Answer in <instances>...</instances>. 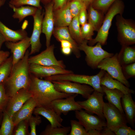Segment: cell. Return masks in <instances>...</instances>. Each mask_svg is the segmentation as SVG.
<instances>
[{
    "label": "cell",
    "instance_id": "43",
    "mask_svg": "<svg viewBox=\"0 0 135 135\" xmlns=\"http://www.w3.org/2000/svg\"><path fill=\"white\" fill-rule=\"evenodd\" d=\"M116 135H135V131L127 126L120 127L114 132Z\"/></svg>",
    "mask_w": 135,
    "mask_h": 135
},
{
    "label": "cell",
    "instance_id": "4",
    "mask_svg": "<svg viewBox=\"0 0 135 135\" xmlns=\"http://www.w3.org/2000/svg\"><path fill=\"white\" fill-rule=\"evenodd\" d=\"M105 72L101 70L96 74L92 76L76 74L74 73L59 74L48 76L45 78L44 79L50 81L66 80L86 84L92 86L94 90L104 93L100 82Z\"/></svg>",
    "mask_w": 135,
    "mask_h": 135
},
{
    "label": "cell",
    "instance_id": "37",
    "mask_svg": "<svg viewBox=\"0 0 135 135\" xmlns=\"http://www.w3.org/2000/svg\"><path fill=\"white\" fill-rule=\"evenodd\" d=\"M87 6L82 0H72L70 2V9L72 18L78 15L81 11Z\"/></svg>",
    "mask_w": 135,
    "mask_h": 135
},
{
    "label": "cell",
    "instance_id": "45",
    "mask_svg": "<svg viewBox=\"0 0 135 135\" xmlns=\"http://www.w3.org/2000/svg\"><path fill=\"white\" fill-rule=\"evenodd\" d=\"M10 54L8 51L0 50V65L9 57Z\"/></svg>",
    "mask_w": 135,
    "mask_h": 135
},
{
    "label": "cell",
    "instance_id": "47",
    "mask_svg": "<svg viewBox=\"0 0 135 135\" xmlns=\"http://www.w3.org/2000/svg\"><path fill=\"white\" fill-rule=\"evenodd\" d=\"M115 135L114 132L108 128L106 126L104 128L101 130V135Z\"/></svg>",
    "mask_w": 135,
    "mask_h": 135
},
{
    "label": "cell",
    "instance_id": "25",
    "mask_svg": "<svg viewBox=\"0 0 135 135\" xmlns=\"http://www.w3.org/2000/svg\"><path fill=\"white\" fill-rule=\"evenodd\" d=\"M56 10L55 20L57 27L68 26L73 18L70 9V2Z\"/></svg>",
    "mask_w": 135,
    "mask_h": 135
},
{
    "label": "cell",
    "instance_id": "6",
    "mask_svg": "<svg viewBox=\"0 0 135 135\" xmlns=\"http://www.w3.org/2000/svg\"><path fill=\"white\" fill-rule=\"evenodd\" d=\"M116 25L118 39L122 46H130L135 43V23L131 19H126L122 15H116Z\"/></svg>",
    "mask_w": 135,
    "mask_h": 135
},
{
    "label": "cell",
    "instance_id": "53",
    "mask_svg": "<svg viewBox=\"0 0 135 135\" xmlns=\"http://www.w3.org/2000/svg\"><path fill=\"white\" fill-rule=\"evenodd\" d=\"M3 113V112H2ZM2 113L0 115V127L1 125L2 121V119L3 114Z\"/></svg>",
    "mask_w": 135,
    "mask_h": 135
},
{
    "label": "cell",
    "instance_id": "29",
    "mask_svg": "<svg viewBox=\"0 0 135 135\" xmlns=\"http://www.w3.org/2000/svg\"><path fill=\"white\" fill-rule=\"evenodd\" d=\"M9 6L12 9L14 12L12 16V17L18 19L19 22L22 21L27 16H32L38 8L30 6H22L17 8L10 5Z\"/></svg>",
    "mask_w": 135,
    "mask_h": 135
},
{
    "label": "cell",
    "instance_id": "38",
    "mask_svg": "<svg viewBox=\"0 0 135 135\" xmlns=\"http://www.w3.org/2000/svg\"><path fill=\"white\" fill-rule=\"evenodd\" d=\"M94 30L92 25L89 23H86L80 27L81 35L84 40L88 41L91 40L94 34Z\"/></svg>",
    "mask_w": 135,
    "mask_h": 135
},
{
    "label": "cell",
    "instance_id": "15",
    "mask_svg": "<svg viewBox=\"0 0 135 135\" xmlns=\"http://www.w3.org/2000/svg\"><path fill=\"white\" fill-rule=\"evenodd\" d=\"M31 97L32 95L28 89H21L13 96L9 98L5 110L12 118L14 114Z\"/></svg>",
    "mask_w": 135,
    "mask_h": 135
},
{
    "label": "cell",
    "instance_id": "50",
    "mask_svg": "<svg viewBox=\"0 0 135 135\" xmlns=\"http://www.w3.org/2000/svg\"><path fill=\"white\" fill-rule=\"evenodd\" d=\"M6 41V39L0 32V50L3 44Z\"/></svg>",
    "mask_w": 135,
    "mask_h": 135
},
{
    "label": "cell",
    "instance_id": "34",
    "mask_svg": "<svg viewBox=\"0 0 135 135\" xmlns=\"http://www.w3.org/2000/svg\"><path fill=\"white\" fill-rule=\"evenodd\" d=\"M117 0H94L91 4L94 8L104 13L106 12L112 4Z\"/></svg>",
    "mask_w": 135,
    "mask_h": 135
},
{
    "label": "cell",
    "instance_id": "32",
    "mask_svg": "<svg viewBox=\"0 0 135 135\" xmlns=\"http://www.w3.org/2000/svg\"><path fill=\"white\" fill-rule=\"evenodd\" d=\"M13 66L12 56L0 65V84L4 83L10 76Z\"/></svg>",
    "mask_w": 135,
    "mask_h": 135
},
{
    "label": "cell",
    "instance_id": "36",
    "mask_svg": "<svg viewBox=\"0 0 135 135\" xmlns=\"http://www.w3.org/2000/svg\"><path fill=\"white\" fill-rule=\"evenodd\" d=\"M40 1L41 0H14L9 1V5L17 8L28 5L41 8L42 7L40 4Z\"/></svg>",
    "mask_w": 135,
    "mask_h": 135
},
{
    "label": "cell",
    "instance_id": "19",
    "mask_svg": "<svg viewBox=\"0 0 135 135\" xmlns=\"http://www.w3.org/2000/svg\"><path fill=\"white\" fill-rule=\"evenodd\" d=\"M121 102L127 123L134 128L135 102L132 98V94H124L121 99Z\"/></svg>",
    "mask_w": 135,
    "mask_h": 135
},
{
    "label": "cell",
    "instance_id": "27",
    "mask_svg": "<svg viewBox=\"0 0 135 135\" xmlns=\"http://www.w3.org/2000/svg\"><path fill=\"white\" fill-rule=\"evenodd\" d=\"M118 57L122 66L134 62L135 47L129 46H122L120 51L118 54Z\"/></svg>",
    "mask_w": 135,
    "mask_h": 135
},
{
    "label": "cell",
    "instance_id": "10",
    "mask_svg": "<svg viewBox=\"0 0 135 135\" xmlns=\"http://www.w3.org/2000/svg\"><path fill=\"white\" fill-rule=\"evenodd\" d=\"M104 94L94 90L86 100L77 102L82 109L105 120L103 112L104 103L103 99Z\"/></svg>",
    "mask_w": 135,
    "mask_h": 135
},
{
    "label": "cell",
    "instance_id": "52",
    "mask_svg": "<svg viewBox=\"0 0 135 135\" xmlns=\"http://www.w3.org/2000/svg\"><path fill=\"white\" fill-rule=\"evenodd\" d=\"M6 0H0V8L5 4Z\"/></svg>",
    "mask_w": 135,
    "mask_h": 135
},
{
    "label": "cell",
    "instance_id": "54",
    "mask_svg": "<svg viewBox=\"0 0 135 135\" xmlns=\"http://www.w3.org/2000/svg\"><path fill=\"white\" fill-rule=\"evenodd\" d=\"M2 112H3V110H0V115L2 113Z\"/></svg>",
    "mask_w": 135,
    "mask_h": 135
},
{
    "label": "cell",
    "instance_id": "7",
    "mask_svg": "<svg viewBox=\"0 0 135 135\" xmlns=\"http://www.w3.org/2000/svg\"><path fill=\"white\" fill-rule=\"evenodd\" d=\"M97 68L106 71L113 78L119 81L128 88L130 86L128 81L122 72V66L118 60V54L102 60Z\"/></svg>",
    "mask_w": 135,
    "mask_h": 135
},
{
    "label": "cell",
    "instance_id": "2",
    "mask_svg": "<svg viewBox=\"0 0 135 135\" xmlns=\"http://www.w3.org/2000/svg\"><path fill=\"white\" fill-rule=\"evenodd\" d=\"M30 52L27 50L23 57L12 66L11 72L3 83L6 94L10 97L22 89H28L31 73L28 62Z\"/></svg>",
    "mask_w": 135,
    "mask_h": 135
},
{
    "label": "cell",
    "instance_id": "14",
    "mask_svg": "<svg viewBox=\"0 0 135 135\" xmlns=\"http://www.w3.org/2000/svg\"><path fill=\"white\" fill-rule=\"evenodd\" d=\"M78 95L74 94L64 98L55 100L51 103V108L60 116L62 114L66 115L70 111L82 110L81 106L75 100Z\"/></svg>",
    "mask_w": 135,
    "mask_h": 135
},
{
    "label": "cell",
    "instance_id": "51",
    "mask_svg": "<svg viewBox=\"0 0 135 135\" xmlns=\"http://www.w3.org/2000/svg\"><path fill=\"white\" fill-rule=\"evenodd\" d=\"M94 0H82L88 7L91 4Z\"/></svg>",
    "mask_w": 135,
    "mask_h": 135
},
{
    "label": "cell",
    "instance_id": "39",
    "mask_svg": "<svg viewBox=\"0 0 135 135\" xmlns=\"http://www.w3.org/2000/svg\"><path fill=\"white\" fill-rule=\"evenodd\" d=\"M28 119L22 120L15 126V130L14 131V135H30L28 127L29 126Z\"/></svg>",
    "mask_w": 135,
    "mask_h": 135
},
{
    "label": "cell",
    "instance_id": "20",
    "mask_svg": "<svg viewBox=\"0 0 135 135\" xmlns=\"http://www.w3.org/2000/svg\"><path fill=\"white\" fill-rule=\"evenodd\" d=\"M36 107V103L32 98L28 100L12 117L15 126L22 120L29 119Z\"/></svg>",
    "mask_w": 135,
    "mask_h": 135
},
{
    "label": "cell",
    "instance_id": "3",
    "mask_svg": "<svg viewBox=\"0 0 135 135\" xmlns=\"http://www.w3.org/2000/svg\"><path fill=\"white\" fill-rule=\"evenodd\" d=\"M124 8V3L122 0H116L112 4L106 12L96 36L94 38H92L88 42L89 45L93 46L97 42H99L102 46L106 44L112 20L117 15H122Z\"/></svg>",
    "mask_w": 135,
    "mask_h": 135
},
{
    "label": "cell",
    "instance_id": "31",
    "mask_svg": "<svg viewBox=\"0 0 135 135\" xmlns=\"http://www.w3.org/2000/svg\"><path fill=\"white\" fill-rule=\"evenodd\" d=\"M80 25L78 16L72 18L68 26L71 35L78 45L81 44L84 40L81 35Z\"/></svg>",
    "mask_w": 135,
    "mask_h": 135
},
{
    "label": "cell",
    "instance_id": "22",
    "mask_svg": "<svg viewBox=\"0 0 135 135\" xmlns=\"http://www.w3.org/2000/svg\"><path fill=\"white\" fill-rule=\"evenodd\" d=\"M54 35L58 41L65 40L70 42L72 44L73 49L72 52L76 57L79 58L81 57L78 45L72 37L67 26L57 27L54 30Z\"/></svg>",
    "mask_w": 135,
    "mask_h": 135
},
{
    "label": "cell",
    "instance_id": "40",
    "mask_svg": "<svg viewBox=\"0 0 135 135\" xmlns=\"http://www.w3.org/2000/svg\"><path fill=\"white\" fill-rule=\"evenodd\" d=\"M41 117L39 115H36L35 116L32 115L29 118L28 123L30 128V135H36V127L39 126L42 122Z\"/></svg>",
    "mask_w": 135,
    "mask_h": 135
},
{
    "label": "cell",
    "instance_id": "56",
    "mask_svg": "<svg viewBox=\"0 0 135 135\" xmlns=\"http://www.w3.org/2000/svg\"><path fill=\"white\" fill-rule=\"evenodd\" d=\"M45 0V1H48V0Z\"/></svg>",
    "mask_w": 135,
    "mask_h": 135
},
{
    "label": "cell",
    "instance_id": "24",
    "mask_svg": "<svg viewBox=\"0 0 135 135\" xmlns=\"http://www.w3.org/2000/svg\"><path fill=\"white\" fill-rule=\"evenodd\" d=\"M0 32L6 41L16 42L28 36V34L24 29L14 30L6 26L0 20Z\"/></svg>",
    "mask_w": 135,
    "mask_h": 135
},
{
    "label": "cell",
    "instance_id": "48",
    "mask_svg": "<svg viewBox=\"0 0 135 135\" xmlns=\"http://www.w3.org/2000/svg\"><path fill=\"white\" fill-rule=\"evenodd\" d=\"M60 42L61 48L69 47L71 48L72 50L73 46L72 44L70 42L65 40H62L60 41Z\"/></svg>",
    "mask_w": 135,
    "mask_h": 135
},
{
    "label": "cell",
    "instance_id": "35",
    "mask_svg": "<svg viewBox=\"0 0 135 135\" xmlns=\"http://www.w3.org/2000/svg\"><path fill=\"white\" fill-rule=\"evenodd\" d=\"M70 124V130L68 135H88L84 127L78 121L71 120Z\"/></svg>",
    "mask_w": 135,
    "mask_h": 135
},
{
    "label": "cell",
    "instance_id": "12",
    "mask_svg": "<svg viewBox=\"0 0 135 135\" xmlns=\"http://www.w3.org/2000/svg\"><path fill=\"white\" fill-rule=\"evenodd\" d=\"M54 46L50 45L41 53L29 58L30 64H36L44 66H56L65 68L66 66L62 60H58L54 53Z\"/></svg>",
    "mask_w": 135,
    "mask_h": 135
},
{
    "label": "cell",
    "instance_id": "13",
    "mask_svg": "<svg viewBox=\"0 0 135 135\" xmlns=\"http://www.w3.org/2000/svg\"><path fill=\"white\" fill-rule=\"evenodd\" d=\"M44 15L42 8H38L32 16L34 19L33 28L30 37L31 49L30 55L38 52L41 48L40 36L42 31V22Z\"/></svg>",
    "mask_w": 135,
    "mask_h": 135
},
{
    "label": "cell",
    "instance_id": "30",
    "mask_svg": "<svg viewBox=\"0 0 135 135\" xmlns=\"http://www.w3.org/2000/svg\"><path fill=\"white\" fill-rule=\"evenodd\" d=\"M3 117L0 127V135H12L15 126L12 117L6 112L3 111Z\"/></svg>",
    "mask_w": 135,
    "mask_h": 135
},
{
    "label": "cell",
    "instance_id": "49",
    "mask_svg": "<svg viewBox=\"0 0 135 135\" xmlns=\"http://www.w3.org/2000/svg\"><path fill=\"white\" fill-rule=\"evenodd\" d=\"M62 53L66 55H70L72 52V49L69 47L62 48L61 49Z\"/></svg>",
    "mask_w": 135,
    "mask_h": 135
},
{
    "label": "cell",
    "instance_id": "8",
    "mask_svg": "<svg viewBox=\"0 0 135 135\" xmlns=\"http://www.w3.org/2000/svg\"><path fill=\"white\" fill-rule=\"evenodd\" d=\"M54 88L59 92L71 94H80L86 99L94 90L91 86L68 81H51Z\"/></svg>",
    "mask_w": 135,
    "mask_h": 135
},
{
    "label": "cell",
    "instance_id": "28",
    "mask_svg": "<svg viewBox=\"0 0 135 135\" xmlns=\"http://www.w3.org/2000/svg\"><path fill=\"white\" fill-rule=\"evenodd\" d=\"M88 6V23L92 25L95 31L98 32L104 19V13L94 8L91 4Z\"/></svg>",
    "mask_w": 135,
    "mask_h": 135
},
{
    "label": "cell",
    "instance_id": "21",
    "mask_svg": "<svg viewBox=\"0 0 135 135\" xmlns=\"http://www.w3.org/2000/svg\"><path fill=\"white\" fill-rule=\"evenodd\" d=\"M33 113L35 116L40 115L44 117L49 122L52 127L63 126L62 122L63 120L60 115L51 108L42 107H36Z\"/></svg>",
    "mask_w": 135,
    "mask_h": 135
},
{
    "label": "cell",
    "instance_id": "16",
    "mask_svg": "<svg viewBox=\"0 0 135 135\" xmlns=\"http://www.w3.org/2000/svg\"><path fill=\"white\" fill-rule=\"evenodd\" d=\"M30 70L31 74L39 78L74 73L71 70L58 66H44L36 64H30Z\"/></svg>",
    "mask_w": 135,
    "mask_h": 135
},
{
    "label": "cell",
    "instance_id": "57",
    "mask_svg": "<svg viewBox=\"0 0 135 135\" xmlns=\"http://www.w3.org/2000/svg\"><path fill=\"white\" fill-rule=\"evenodd\" d=\"M10 0V1H12V0Z\"/></svg>",
    "mask_w": 135,
    "mask_h": 135
},
{
    "label": "cell",
    "instance_id": "46",
    "mask_svg": "<svg viewBox=\"0 0 135 135\" xmlns=\"http://www.w3.org/2000/svg\"><path fill=\"white\" fill-rule=\"evenodd\" d=\"M67 0H54V9L57 10L64 6L67 3Z\"/></svg>",
    "mask_w": 135,
    "mask_h": 135
},
{
    "label": "cell",
    "instance_id": "11",
    "mask_svg": "<svg viewBox=\"0 0 135 135\" xmlns=\"http://www.w3.org/2000/svg\"><path fill=\"white\" fill-rule=\"evenodd\" d=\"M75 114L76 118L87 132L94 130H100L106 126L105 120L86 110L82 109L76 110Z\"/></svg>",
    "mask_w": 135,
    "mask_h": 135
},
{
    "label": "cell",
    "instance_id": "1",
    "mask_svg": "<svg viewBox=\"0 0 135 135\" xmlns=\"http://www.w3.org/2000/svg\"><path fill=\"white\" fill-rule=\"evenodd\" d=\"M28 90L36 103V107L50 108L53 100L74 94L59 92L56 90L51 81L40 79L31 74Z\"/></svg>",
    "mask_w": 135,
    "mask_h": 135
},
{
    "label": "cell",
    "instance_id": "9",
    "mask_svg": "<svg viewBox=\"0 0 135 135\" xmlns=\"http://www.w3.org/2000/svg\"><path fill=\"white\" fill-rule=\"evenodd\" d=\"M103 112L106 120V126L113 132L120 127L127 126L124 114L111 104L104 102Z\"/></svg>",
    "mask_w": 135,
    "mask_h": 135
},
{
    "label": "cell",
    "instance_id": "55",
    "mask_svg": "<svg viewBox=\"0 0 135 135\" xmlns=\"http://www.w3.org/2000/svg\"><path fill=\"white\" fill-rule=\"evenodd\" d=\"M70 0H67V2H69V1H70Z\"/></svg>",
    "mask_w": 135,
    "mask_h": 135
},
{
    "label": "cell",
    "instance_id": "5",
    "mask_svg": "<svg viewBox=\"0 0 135 135\" xmlns=\"http://www.w3.org/2000/svg\"><path fill=\"white\" fill-rule=\"evenodd\" d=\"M88 42L84 40L78 45V47L80 51L85 53L86 62L88 66L92 68H96L102 60L114 55L113 53H109L102 49L99 42L96 43L95 46H90L88 45Z\"/></svg>",
    "mask_w": 135,
    "mask_h": 135
},
{
    "label": "cell",
    "instance_id": "23",
    "mask_svg": "<svg viewBox=\"0 0 135 135\" xmlns=\"http://www.w3.org/2000/svg\"><path fill=\"white\" fill-rule=\"evenodd\" d=\"M100 84L109 89L119 90L124 94H134L135 92L134 90L130 88L119 81L113 78L106 71L101 80Z\"/></svg>",
    "mask_w": 135,
    "mask_h": 135
},
{
    "label": "cell",
    "instance_id": "18",
    "mask_svg": "<svg viewBox=\"0 0 135 135\" xmlns=\"http://www.w3.org/2000/svg\"><path fill=\"white\" fill-rule=\"evenodd\" d=\"M5 45L12 53L13 66L23 57L27 49L30 46V37L28 36L16 42L6 41Z\"/></svg>",
    "mask_w": 135,
    "mask_h": 135
},
{
    "label": "cell",
    "instance_id": "17",
    "mask_svg": "<svg viewBox=\"0 0 135 135\" xmlns=\"http://www.w3.org/2000/svg\"><path fill=\"white\" fill-rule=\"evenodd\" d=\"M45 12L42 22V32L45 35L46 46L48 47L50 45L51 37L54 30V19L53 12L54 5L52 3L45 7Z\"/></svg>",
    "mask_w": 135,
    "mask_h": 135
},
{
    "label": "cell",
    "instance_id": "33",
    "mask_svg": "<svg viewBox=\"0 0 135 135\" xmlns=\"http://www.w3.org/2000/svg\"><path fill=\"white\" fill-rule=\"evenodd\" d=\"M70 126H64L52 127L48 124L45 129L40 134V135H68L70 132Z\"/></svg>",
    "mask_w": 135,
    "mask_h": 135
},
{
    "label": "cell",
    "instance_id": "41",
    "mask_svg": "<svg viewBox=\"0 0 135 135\" xmlns=\"http://www.w3.org/2000/svg\"><path fill=\"white\" fill-rule=\"evenodd\" d=\"M9 98L6 94L4 83L0 84V110L3 111L5 109Z\"/></svg>",
    "mask_w": 135,
    "mask_h": 135
},
{
    "label": "cell",
    "instance_id": "44",
    "mask_svg": "<svg viewBox=\"0 0 135 135\" xmlns=\"http://www.w3.org/2000/svg\"><path fill=\"white\" fill-rule=\"evenodd\" d=\"M87 8H83L78 15L79 22L80 25L82 26L87 23L88 18V14L86 11Z\"/></svg>",
    "mask_w": 135,
    "mask_h": 135
},
{
    "label": "cell",
    "instance_id": "26",
    "mask_svg": "<svg viewBox=\"0 0 135 135\" xmlns=\"http://www.w3.org/2000/svg\"><path fill=\"white\" fill-rule=\"evenodd\" d=\"M104 92L106 94L105 98L108 102L116 107L122 114H124L122 107L121 100L124 94L116 89H109L101 85Z\"/></svg>",
    "mask_w": 135,
    "mask_h": 135
},
{
    "label": "cell",
    "instance_id": "42",
    "mask_svg": "<svg viewBox=\"0 0 135 135\" xmlns=\"http://www.w3.org/2000/svg\"><path fill=\"white\" fill-rule=\"evenodd\" d=\"M124 74L127 80L135 76V63L130 64L122 66Z\"/></svg>",
    "mask_w": 135,
    "mask_h": 135
}]
</instances>
